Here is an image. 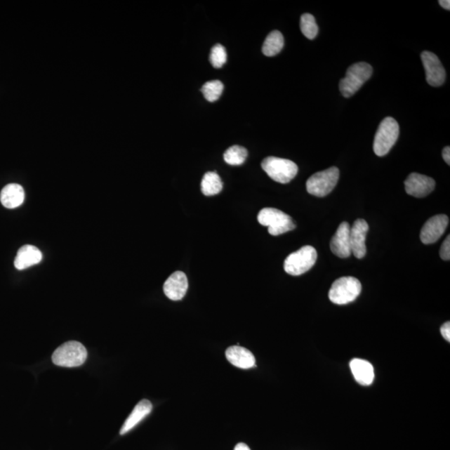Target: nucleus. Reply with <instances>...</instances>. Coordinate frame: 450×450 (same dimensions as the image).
Wrapping results in <instances>:
<instances>
[{"mask_svg":"<svg viewBox=\"0 0 450 450\" xmlns=\"http://www.w3.org/2000/svg\"><path fill=\"white\" fill-rule=\"evenodd\" d=\"M152 404H151L150 401L148 399L141 400L139 404H136L132 413L129 414L127 420L124 422L122 429L120 430V435L127 434L128 431L139 425L152 411Z\"/></svg>","mask_w":450,"mask_h":450,"instance_id":"nucleus-18","label":"nucleus"},{"mask_svg":"<svg viewBox=\"0 0 450 450\" xmlns=\"http://www.w3.org/2000/svg\"><path fill=\"white\" fill-rule=\"evenodd\" d=\"M399 135V126L394 118L386 117L378 128L373 140V151L377 156L383 157L393 148Z\"/></svg>","mask_w":450,"mask_h":450,"instance_id":"nucleus-3","label":"nucleus"},{"mask_svg":"<svg viewBox=\"0 0 450 450\" xmlns=\"http://www.w3.org/2000/svg\"><path fill=\"white\" fill-rule=\"evenodd\" d=\"M234 450H251V449L249 448L247 444L239 443L236 445Z\"/></svg>","mask_w":450,"mask_h":450,"instance_id":"nucleus-30","label":"nucleus"},{"mask_svg":"<svg viewBox=\"0 0 450 450\" xmlns=\"http://www.w3.org/2000/svg\"><path fill=\"white\" fill-rule=\"evenodd\" d=\"M443 158L444 161L447 163L448 166H450V148L449 146L445 147L443 150Z\"/></svg>","mask_w":450,"mask_h":450,"instance_id":"nucleus-28","label":"nucleus"},{"mask_svg":"<svg viewBox=\"0 0 450 450\" xmlns=\"http://www.w3.org/2000/svg\"><path fill=\"white\" fill-rule=\"evenodd\" d=\"M258 221L261 225L268 227L269 233L274 236L287 233L296 227L291 216L274 208L261 209L258 215Z\"/></svg>","mask_w":450,"mask_h":450,"instance_id":"nucleus-4","label":"nucleus"},{"mask_svg":"<svg viewBox=\"0 0 450 450\" xmlns=\"http://www.w3.org/2000/svg\"><path fill=\"white\" fill-rule=\"evenodd\" d=\"M224 91V84L220 80H213L204 84L201 92L209 102H215L220 99Z\"/></svg>","mask_w":450,"mask_h":450,"instance_id":"nucleus-23","label":"nucleus"},{"mask_svg":"<svg viewBox=\"0 0 450 450\" xmlns=\"http://www.w3.org/2000/svg\"><path fill=\"white\" fill-rule=\"evenodd\" d=\"M331 249L333 255L338 258H345L351 256L350 226L349 223L343 222L338 226L331 242Z\"/></svg>","mask_w":450,"mask_h":450,"instance_id":"nucleus-13","label":"nucleus"},{"mask_svg":"<svg viewBox=\"0 0 450 450\" xmlns=\"http://www.w3.org/2000/svg\"><path fill=\"white\" fill-rule=\"evenodd\" d=\"M421 59L425 67L428 84L433 87L442 86L446 78V72L437 55L434 53L424 51L422 53Z\"/></svg>","mask_w":450,"mask_h":450,"instance_id":"nucleus-9","label":"nucleus"},{"mask_svg":"<svg viewBox=\"0 0 450 450\" xmlns=\"http://www.w3.org/2000/svg\"><path fill=\"white\" fill-rule=\"evenodd\" d=\"M284 46L283 34L278 30H274L265 39L262 51L265 56L273 57L283 50Z\"/></svg>","mask_w":450,"mask_h":450,"instance_id":"nucleus-20","label":"nucleus"},{"mask_svg":"<svg viewBox=\"0 0 450 450\" xmlns=\"http://www.w3.org/2000/svg\"><path fill=\"white\" fill-rule=\"evenodd\" d=\"M25 198L24 188L18 184L7 185L0 193V202L7 209L20 207L24 203Z\"/></svg>","mask_w":450,"mask_h":450,"instance_id":"nucleus-19","label":"nucleus"},{"mask_svg":"<svg viewBox=\"0 0 450 450\" xmlns=\"http://www.w3.org/2000/svg\"><path fill=\"white\" fill-rule=\"evenodd\" d=\"M248 151L242 146L234 145L227 150L224 154V159L230 166H241L246 160Z\"/></svg>","mask_w":450,"mask_h":450,"instance_id":"nucleus-22","label":"nucleus"},{"mask_svg":"<svg viewBox=\"0 0 450 450\" xmlns=\"http://www.w3.org/2000/svg\"><path fill=\"white\" fill-rule=\"evenodd\" d=\"M227 53L225 48L220 44H216L211 53V62L215 68L220 69L226 63Z\"/></svg>","mask_w":450,"mask_h":450,"instance_id":"nucleus-25","label":"nucleus"},{"mask_svg":"<svg viewBox=\"0 0 450 450\" xmlns=\"http://www.w3.org/2000/svg\"><path fill=\"white\" fill-rule=\"evenodd\" d=\"M317 257L316 249L307 245L286 258L284 260V270L293 276L305 274L315 265Z\"/></svg>","mask_w":450,"mask_h":450,"instance_id":"nucleus-7","label":"nucleus"},{"mask_svg":"<svg viewBox=\"0 0 450 450\" xmlns=\"http://www.w3.org/2000/svg\"><path fill=\"white\" fill-rule=\"evenodd\" d=\"M439 256L442 258V260L445 261H449L450 260V236L448 235V237L444 239V241L441 246Z\"/></svg>","mask_w":450,"mask_h":450,"instance_id":"nucleus-26","label":"nucleus"},{"mask_svg":"<svg viewBox=\"0 0 450 450\" xmlns=\"http://www.w3.org/2000/svg\"><path fill=\"white\" fill-rule=\"evenodd\" d=\"M440 332L445 340L450 342V323L449 322L442 325V327L440 329Z\"/></svg>","mask_w":450,"mask_h":450,"instance_id":"nucleus-27","label":"nucleus"},{"mask_svg":"<svg viewBox=\"0 0 450 450\" xmlns=\"http://www.w3.org/2000/svg\"><path fill=\"white\" fill-rule=\"evenodd\" d=\"M300 29L303 34L309 39H315L319 33V27L315 17L310 13H305L301 16Z\"/></svg>","mask_w":450,"mask_h":450,"instance_id":"nucleus-24","label":"nucleus"},{"mask_svg":"<svg viewBox=\"0 0 450 450\" xmlns=\"http://www.w3.org/2000/svg\"><path fill=\"white\" fill-rule=\"evenodd\" d=\"M449 225V218L444 215L430 218L423 227L421 239L423 244H430L438 241L446 230Z\"/></svg>","mask_w":450,"mask_h":450,"instance_id":"nucleus-11","label":"nucleus"},{"mask_svg":"<svg viewBox=\"0 0 450 450\" xmlns=\"http://www.w3.org/2000/svg\"><path fill=\"white\" fill-rule=\"evenodd\" d=\"M350 367L355 380L359 385L369 386L374 380V369L367 360L353 359L350 361Z\"/></svg>","mask_w":450,"mask_h":450,"instance_id":"nucleus-17","label":"nucleus"},{"mask_svg":"<svg viewBox=\"0 0 450 450\" xmlns=\"http://www.w3.org/2000/svg\"><path fill=\"white\" fill-rule=\"evenodd\" d=\"M188 279L185 273L176 271L169 276L164 284V292L169 300H181L188 291Z\"/></svg>","mask_w":450,"mask_h":450,"instance_id":"nucleus-14","label":"nucleus"},{"mask_svg":"<svg viewBox=\"0 0 450 450\" xmlns=\"http://www.w3.org/2000/svg\"><path fill=\"white\" fill-rule=\"evenodd\" d=\"M87 356L86 348L81 343L70 341L53 352L52 361L57 366L74 368L81 366L86 362Z\"/></svg>","mask_w":450,"mask_h":450,"instance_id":"nucleus-1","label":"nucleus"},{"mask_svg":"<svg viewBox=\"0 0 450 450\" xmlns=\"http://www.w3.org/2000/svg\"><path fill=\"white\" fill-rule=\"evenodd\" d=\"M361 291L362 285L359 279L355 277H342L333 283L329 298L333 304L348 305L359 297Z\"/></svg>","mask_w":450,"mask_h":450,"instance_id":"nucleus-6","label":"nucleus"},{"mask_svg":"<svg viewBox=\"0 0 450 450\" xmlns=\"http://www.w3.org/2000/svg\"><path fill=\"white\" fill-rule=\"evenodd\" d=\"M369 225L364 220H357L350 227L351 253L357 258H363L366 255V235Z\"/></svg>","mask_w":450,"mask_h":450,"instance_id":"nucleus-12","label":"nucleus"},{"mask_svg":"<svg viewBox=\"0 0 450 450\" xmlns=\"http://www.w3.org/2000/svg\"><path fill=\"white\" fill-rule=\"evenodd\" d=\"M373 68L365 62L354 64L348 69L345 77L340 82V90L345 98H350L359 91L372 77Z\"/></svg>","mask_w":450,"mask_h":450,"instance_id":"nucleus-2","label":"nucleus"},{"mask_svg":"<svg viewBox=\"0 0 450 450\" xmlns=\"http://www.w3.org/2000/svg\"><path fill=\"white\" fill-rule=\"evenodd\" d=\"M338 178H340V171L336 167L316 173L307 180V191L316 197H324L335 189Z\"/></svg>","mask_w":450,"mask_h":450,"instance_id":"nucleus-8","label":"nucleus"},{"mask_svg":"<svg viewBox=\"0 0 450 450\" xmlns=\"http://www.w3.org/2000/svg\"><path fill=\"white\" fill-rule=\"evenodd\" d=\"M42 258V253L37 247L27 244L18 251L15 260V267L17 270H24L31 266L38 265L41 262Z\"/></svg>","mask_w":450,"mask_h":450,"instance_id":"nucleus-16","label":"nucleus"},{"mask_svg":"<svg viewBox=\"0 0 450 450\" xmlns=\"http://www.w3.org/2000/svg\"><path fill=\"white\" fill-rule=\"evenodd\" d=\"M227 359L234 366L248 369L256 365V357L247 349L239 345L230 346L225 352Z\"/></svg>","mask_w":450,"mask_h":450,"instance_id":"nucleus-15","label":"nucleus"},{"mask_svg":"<svg viewBox=\"0 0 450 450\" xmlns=\"http://www.w3.org/2000/svg\"><path fill=\"white\" fill-rule=\"evenodd\" d=\"M261 166L272 180L280 184H288L295 179L298 171L297 164L291 160L274 156L263 160Z\"/></svg>","mask_w":450,"mask_h":450,"instance_id":"nucleus-5","label":"nucleus"},{"mask_svg":"<svg viewBox=\"0 0 450 450\" xmlns=\"http://www.w3.org/2000/svg\"><path fill=\"white\" fill-rule=\"evenodd\" d=\"M223 183L216 172H208L204 176L201 182L202 193L206 196H213L221 192Z\"/></svg>","mask_w":450,"mask_h":450,"instance_id":"nucleus-21","label":"nucleus"},{"mask_svg":"<svg viewBox=\"0 0 450 450\" xmlns=\"http://www.w3.org/2000/svg\"><path fill=\"white\" fill-rule=\"evenodd\" d=\"M405 191L416 198H424L435 190V181L432 178L413 173L404 182Z\"/></svg>","mask_w":450,"mask_h":450,"instance_id":"nucleus-10","label":"nucleus"},{"mask_svg":"<svg viewBox=\"0 0 450 450\" xmlns=\"http://www.w3.org/2000/svg\"><path fill=\"white\" fill-rule=\"evenodd\" d=\"M439 4L441 7H443L444 10H450V1L449 0H439Z\"/></svg>","mask_w":450,"mask_h":450,"instance_id":"nucleus-29","label":"nucleus"}]
</instances>
